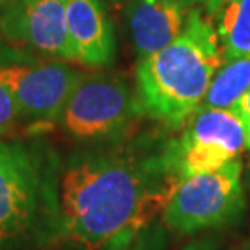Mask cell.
<instances>
[{
	"mask_svg": "<svg viewBox=\"0 0 250 250\" xmlns=\"http://www.w3.org/2000/svg\"><path fill=\"white\" fill-rule=\"evenodd\" d=\"M181 184L167 163L166 140L77 153L57 181V232L88 250L133 239L153 224Z\"/></svg>",
	"mask_w": 250,
	"mask_h": 250,
	"instance_id": "obj_1",
	"label": "cell"
},
{
	"mask_svg": "<svg viewBox=\"0 0 250 250\" xmlns=\"http://www.w3.org/2000/svg\"><path fill=\"white\" fill-rule=\"evenodd\" d=\"M226 63L216 28L190 10L182 33L137 65V98L143 116L181 128L205 101L214 75Z\"/></svg>",
	"mask_w": 250,
	"mask_h": 250,
	"instance_id": "obj_2",
	"label": "cell"
},
{
	"mask_svg": "<svg viewBox=\"0 0 250 250\" xmlns=\"http://www.w3.org/2000/svg\"><path fill=\"white\" fill-rule=\"evenodd\" d=\"M82 72L20 49L0 51V83L8 89L21 119L36 125L57 122Z\"/></svg>",
	"mask_w": 250,
	"mask_h": 250,
	"instance_id": "obj_3",
	"label": "cell"
},
{
	"mask_svg": "<svg viewBox=\"0 0 250 250\" xmlns=\"http://www.w3.org/2000/svg\"><path fill=\"white\" fill-rule=\"evenodd\" d=\"M244 207L242 161L237 158L184 181L163 209V221L171 231L193 234L232 223Z\"/></svg>",
	"mask_w": 250,
	"mask_h": 250,
	"instance_id": "obj_4",
	"label": "cell"
},
{
	"mask_svg": "<svg viewBox=\"0 0 250 250\" xmlns=\"http://www.w3.org/2000/svg\"><path fill=\"white\" fill-rule=\"evenodd\" d=\"M140 116L137 93L124 80L83 73L57 122L70 137L89 142L117 137Z\"/></svg>",
	"mask_w": 250,
	"mask_h": 250,
	"instance_id": "obj_5",
	"label": "cell"
},
{
	"mask_svg": "<svg viewBox=\"0 0 250 250\" xmlns=\"http://www.w3.org/2000/svg\"><path fill=\"white\" fill-rule=\"evenodd\" d=\"M68 0H13L0 13V36L13 49L75 62L67 28Z\"/></svg>",
	"mask_w": 250,
	"mask_h": 250,
	"instance_id": "obj_6",
	"label": "cell"
},
{
	"mask_svg": "<svg viewBox=\"0 0 250 250\" xmlns=\"http://www.w3.org/2000/svg\"><path fill=\"white\" fill-rule=\"evenodd\" d=\"M39 188L38 158L23 143L0 138V241L17 237L31 226Z\"/></svg>",
	"mask_w": 250,
	"mask_h": 250,
	"instance_id": "obj_7",
	"label": "cell"
},
{
	"mask_svg": "<svg viewBox=\"0 0 250 250\" xmlns=\"http://www.w3.org/2000/svg\"><path fill=\"white\" fill-rule=\"evenodd\" d=\"M67 28L77 63L104 68L114 62L116 33L101 0H68Z\"/></svg>",
	"mask_w": 250,
	"mask_h": 250,
	"instance_id": "obj_8",
	"label": "cell"
},
{
	"mask_svg": "<svg viewBox=\"0 0 250 250\" xmlns=\"http://www.w3.org/2000/svg\"><path fill=\"white\" fill-rule=\"evenodd\" d=\"M187 17V10L171 0H130L125 18L138 57H149L167 47L182 33Z\"/></svg>",
	"mask_w": 250,
	"mask_h": 250,
	"instance_id": "obj_9",
	"label": "cell"
},
{
	"mask_svg": "<svg viewBox=\"0 0 250 250\" xmlns=\"http://www.w3.org/2000/svg\"><path fill=\"white\" fill-rule=\"evenodd\" d=\"M179 138L188 143L219 146L237 159L249 148V135L242 116L236 107H200L182 125Z\"/></svg>",
	"mask_w": 250,
	"mask_h": 250,
	"instance_id": "obj_10",
	"label": "cell"
},
{
	"mask_svg": "<svg viewBox=\"0 0 250 250\" xmlns=\"http://www.w3.org/2000/svg\"><path fill=\"white\" fill-rule=\"evenodd\" d=\"M216 34L226 62L250 54V0H226L216 13Z\"/></svg>",
	"mask_w": 250,
	"mask_h": 250,
	"instance_id": "obj_11",
	"label": "cell"
},
{
	"mask_svg": "<svg viewBox=\"0 0 250 250\" xmlns=\"http://www.w3.org/2000/svg\"><path fill=\"white\" fill-rule=\"evenodd\" d=\"M250 89V54L223 65L214 75L200 107L229 109Z\"/></svg>",
	"mask_w": 250,
	"mask_h": 250,
	"instance_id": "obj_12",
	"label": "cell"
},
{
	"mask_svg": "<svg viewBox=\"0 0 250 250\" xmlns=\"http://www.w3.org/2000/svg\"><path fill=\"white\" fill-rule=\"evenodd\" d=\"M164 236L158 224H149L133 239H121L106 246V250H163Z\"/></svg>",
	"mask_w": 250,
	"mask_h": 250,
	"instance_id": "obj_13",
	"label": "cell"
},
{
	"mask_svg": "<svg viewBox=\"0 0 250 250\" xmlns=\"http://www.w3.org/2000/svg\"><path fill=\"white\" fill-rule=\"evenodd\" d=\"M20 119L21 117L15 106L13 98L10 96L8 89L0 83V138L8 137L17 128Z\"/></svg>",
	"mask_w": 250,
	"mask_h": 250,
	"instance_id": "obj_14",
	"label": "cell"
},
{
	"mask_svg": "<svg viewBox=\"0 0 250 250\" xmlns=\"http://www.w3.org/2000/svg\"><path fill=\"white\" fill-rule=\"evenodd\" d=\"M176 5H179L181 8L187 10H198L202 12L205 17H216V13L219 12V8L223 7V3L226 0H171Z\"/></svg>",
	"mask_w": 250,
	"mask_h": 250,
	"instance_id": "obj_15",
	"label": "cell"
},
{
	"mask_svg": "<svg viewBox=\"0 0 250 250\" xmlns=\"http://www.w3.org/2000/svg\"><path fill=\"white\" fill-rule=\"evenodd\" d=\"M182 250H216V246H214V242L209 241V239H200V241L188 244V246H186Z\"/></svg>",
	"mask_w": 250,
	"mask_h": 250,
	"instance_id": "obj_16",
	"label": "cell"
},
{
	"mask_svg": "<svg viewBox=\"0 0 250 250\" xmlns=\"http://www.w3.org/2000/svg\"><path fill=\"white\" fill-rule=\"evenodd\" d=\"M10 2H13V0H0V7H2V5H8Z\"/></svg>",
	"mask_w": 250,
	"mask_h": 250,
	"instance_id": "obj_17",
	"label": "cell"
},
{
	"mask_svg": "<svg viewBox=\"0 0 250 250\" xmlns=\"http://www.w3.org/2000/svg\"><path fill=\"white\" fill-rule=\"evenodd\" d=\"M249 149H250V143H249Z\"/></svg>",
	"mask_w": 250,
	"mask_h": 250,
	"instance_id": "obj_18",
	"label": "cell"
}]
</instances>
